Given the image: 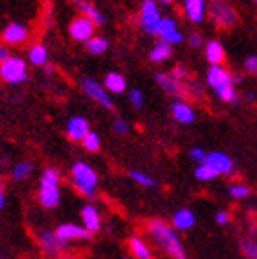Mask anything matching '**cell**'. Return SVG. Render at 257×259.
<instances>
[{
  "label": "cell",
  "instance_id": "6da1fadb",
  "mask_svg": "<svg viewBox=\"0 0 257 259\" xmlns=\"http://www.w3.org/2000/svg\"><path fill=\"white\" fill-rule=\"evenodd\" d=\"M148 234L151 236L153 243L160 247L171 259H187L185 248L182 245V239L178 232L164 220H149L148 222Z\"/></svg>",
  "mask_w": 257,
  "mask_h": 259
},
{
  "label": "cell",
  "instance_id": "7a4b0ae2",
  "mask_svg": "<svg viewBox=\"0 0 257 259\" xmlns=\"http://www.w3.org/2000/svg\"><path fill=\"white\" fill-rule=\"evenodd\" d=\"M70 182L76 187L79 194L84 198H96L97 186H99V177L96 169L87 162H74L70 167Z\"/></svg>",
  "mask_w": 257,
  "mask_h": 259
},
{
  "label": "cell",
  "instance_id": "3957f363",
  "mask_svg": "<svg viewBox=\"0 0 257 259\" xmlns=\"http://www.w3.org/2000/svg\"><path fill=\"white\" fill-rule=\"evenodd\" d=\"M61 173L56 167H47L40 178V189H38V200L44 209H56L61 202L60 189Z\"/></svg>",
  "mask_w": 257,
  "mask_h": 259
},
{
  "label": "cell",
  "instance_id": "277c9868",
  "mask_svg": "<svg viewBox=\"0 0 257 259\" xmlns=\"http://www.w3.org/2000/svg\"><path fill=\"white\" fill-rule=\"evenodd\" d=\"M0 79L9 85H22L29 81L27 63L20 56H11L8 61L0 63Z\"/></svg>",
  "mask_w": 257,
  "mask_h": 259
},
{
  "label": "cell",
  "instance_id": "5b68a950",
  "mask_svg": "<svg viewBox=\"0 0 257 259\" xmlns=\"http://www.w3.org/2000/svg\"><path fill=\"white\" fill-rule=\"evenodd\" d=\"M207 13L210 15V20L216 25H220L221 29L232 27L237 22L236 11H234V8L227 0H212V2L207 6Z\"/></svg>",
  "mask_w": 257,
  "mask_h": 259
},
{
  "label": "cell",
  "instance_id": "8992f818",
  "mask_svg": "<svg viewBox=\"0 0 257 259\" xmlns=\"http://www.w3.org/2000/svg\"><path fill=\"white\" fill-rule=\"evenodd\" d=\"M162 20V15L158 11V6L155 0H144L141 6V13H139V24H141L142 31L157 36L158 24Z\"/></svg>",
  "mask_w": 257,
  "mask_h": 259
},
{
  "label": "cell",
  "instance_id": "52a82bcc",
  "mask_svg": "<svg viewBox=\"0 0 257 259\" xmlns=\"http://www.w3.org/2000/svg\"><path fill=\"white\" fill-rule=\"evenodd\" d=\"M81 89H83V92L87 94L90 99H94V101H96L97 105L103 106V108L110 110V112L115 108L113 99L110 97V94L106 92V89L103 87V83L92 79V77H83V79H81Z\"/></svg>",
  "mask_w": 257,
  "mask_h": 259
},
{
  "label": "cell",
  "instance_id": "ba28073f",
  "mask_svg": "<svg viewBox=\"0 0 257 259\" xmlns=\"http://www.w3.org/2000/svg\"><path fill=\"white\" fill-rule=\"evenodd\" d=\"M38 245H40L41 252L45 255H51V257H58L60 254H63L67 250L68 243L63 239L58 238L56 231H41L38 234Z\"/></svg>",
  "mask_w": 257,
  "mask_h": 259
},
{
  "label": "cell",
  "instance_id": "9c48e42d",
  "mask_svg": "<svg viewBox=\"0 0 257 259\" xmlns=\"http://www.w3.org/2000/svg\"><path fill=\"white\" fill-rule=\"evenodd\" d=\"M94 32H96V25H94V22H90L87 16H76L72 22H70V25H68V34H70V38L76 41H87L90 40V38H94Z\"/></svg>",
  "mask_w": 257,
  "mask_h": 259
},
{
  "label": "cell",
  "instance_id": "30bf717a",
  "mask_svg": "<svg viewBox=\"0 0 257 259\" xmlns=\"http://www.w3.org/2000/svg\"><path fill=\"white\" fill-rule=\"evenodd\" d=\"M207 85H209L214 92H220V90L234 85L232 74H230L223 65H210V69L207 70Z\"/></svg>",
  "mask_w": 257,
  "mask_h": 259
},
{
  "label": "cell",
  "instance_id": "8fae6325",
  "mask_svg": "<svg viewBox=\"0 0 257 259\" xmlns=\"http://www.w3.org/2000/svg\"><path fill=\"white\" fill-rule=\"evenodd\" d=\"M205 164L209 167H212V171L218 177H229L234 171V160L223 151H212V153H207L205 158Z\"/></svg>",
  "mask_w": 257,
  "mask_h": 259
},
{
  "label": "cell",
  "instance_id": "7c38bea8",
  "mask_svg": "<svg viewBox=\"0 0 257 259\" xmlns=\"http://www.w3.org/2000/svg\"><path fill=\"white\" fill-rule=\"evenodd\" d=\"M157 36L169 45H178L184 41V34L178 27L177 20H173V18H162L157 29Z\"/></svg>",
  "mask_w": 257,
  "mask_h": 259
},
{
  "label": "cell",
  "instance_id": "4fadbf2b",
  "mask_svg": "<svg viewBox=\"0 0 257 259\" xmlns=\"http://www.w3.org/2000/svg\"><path fill=\"white\" fill-rule=\"evenodd\" d=\"M29 36H31L29 27L20 22H11L2 31V40L8 45H24L29 40Z\"/></svg>",
  "mask_w": 257,
  "mask_h": 259
},
{
  "label": "cell",
  "instance_id": "5bb4252c",
  "mask_svg": "<svg viewBox=\"0 0 257 259\" xmlns=\"http://www.w3.org/2000/svg\"><path fill=\"white\" fill-rule=\"evenodd\" d=\"M56 234L60 239L70 243V241H89L90 232L84 229L83 225H76V223H63L56 229Z\"/></svg>",
  "mask_w": 257,
  "mask_h": 259
},
{
  "label": "cell",
  "instance_id": "9a60e30c",
  "mask_svg": "<svg viewBox=\"0 0 257 259\" xmlns=\"http://www.w3.org/2000/svg\"><path fill=\"white\" fill-rule=\"evenodd\" d=\"M155 79H157V83L160 85V89L164 90L165 94L177 97V99H182V97H185V94H187V90H185V87H184V81L177 79V77L171 76V74L158 72L157 76H155Z\"/></svg>",
  "mask_w": 257,
  "mask_h": 259
},
{
  "label": "cell",
  "instance_id": "2e32d148",
  "mask_svg": "<svg viewBox=\"0 0 257 259\" xmlns=\"http://www.w3.org/2000/svg\"><path fill=\"white\" fill-rule=\"evenodd\" d=\"M90 132V122L81 115H74L67 122V137L72 142H81Z\"/></svg>",
  "mask_w": 257,
  "mask_h": 259
},
{
  "label": "cell",
  "instance_id": "e0dca14e",
  "mask_svg": "<svg viewBox=\"0 0 257 259\" xmlns=\"http://www.w3.org/2000/svg\"><path fill=\"white\" fill-rule=\"evenodd\" d=\"M184 13L193 24H201L207 16V0H184Z\"/></svg>",
  "mask_w": 257,
  "mask_h": 259
},
{
  "label": "cell",
  "instance_id": "ac0fdd59",
  "mask_svg": "<svg viewBox=\"0 0 257 259\" xmlns=\"http://www.w3.org/2000/svg\"><path fill=\"white\" fill-rule=\"evenodd\" d=\"M171 113H173V119L180 124H193L194 119H196V113H194V108L189 105V103L182 101H175L171 105Z\"/></svg>",
  "mask_w": 257,
  "mask_h": 259
},
{
  "label": "cell",
  "instance_id": "d6986e66",
  "mask_svg": "<svg viewBox=\"0 0 257 259\" xmlns=\"http://www.w3.org/2000/svg\"><path fill=\"white\" fill-rule=\"evenodd\" d=\"M81 222H83V227L90 234H96V232L101 231V214L99 210L94 205L87 203V205L81 209Z\"/></svg>",
  "mask_w": 257,
  "mask_h": 259
},
{
  "label": "cell",
  "instance_id": "ffe728a7",
  "mask_svg": "<svg viewBox=\"0 0 257 259\" xmlns=\"http://www.w3.org/2000/svg\"><path fill=\"white\" fill-rule=\"evenodd\" d=\"M196 223V216L191 209H178L171 220V227L175 231H191Z\"/></svg>",
  "mask_w": 257,
  "mask_h": 259
},
{
  "label": "cell",
  "instance_id": "44dd1931",
  "mask_svg": "<svg viewBox=\"0 0 257 259\" xmlns=\"http://www.w3.org/2000/svg\"><path fill=\"white\" fill-rule=\"evenodd\" d=\"M225 56V47H223V44L220 40L214 38V40H209L205 44V58H207V61L210 65H223Z\"/></svg>",
  "mask_w": 257,
  "mask_h": 259
},
{
  "label": "cell",
  "instance_id": "7402d4cb",
  "mask_svg": "<svg viewBox=\"0 0 257 259\" xmlns=\"http://www.w3.org/2000/svg\"><path fill=\"white\" fill-rule=\"evenodd\" d=\"M103 87L106 89L108 94H124L126 89H128V83H126V77L119 72H108L103 79Z\"/></svg>",
  "mask_w": 257,
  "mask_h": 259
},
{
  "label": "cell",
  "instance_id": "603a6c76",
  "mask_svg": "<svg viewBox=\"0 0 257 259\" xmlns=\"http://www.w3.org/2000/svg\"><path fill=\"white\" fill-rule=\"evenodd\" d=\"M173 58V45L165 44V41H157L153 45L151 53H149V60L153 63H164V61L171 60Z\"/></svg>",
  "mask_w": 257,
  "mask_h": 259
},
{
  "label": "cell",
  "instance_id": "cb8c5ba5",
  "mask_svg": "<svg viewBox=\"0 0 257 259\" xmlns=\"http://www.w3.org/2000/svg\"><path fill=\"white\" fill-rule=\"evenodd\" d=\"M128 245H130V250H132V254L135 259H153L151 248H149V245L142 238L133 236V238H130Z\"/></svg>",
  "mask_w": 257,
  "mask_h": 259
},
{
  "label": "cell",
  "instance_id": "d4e9b609",
  "mask_svg": "<svg viewBox=\"0 0 257 259\" xmlns=\"http://www.w3.org/2000/svg\"><path fill=\"white\" fill-rule=\"evenodd\" d=\"M29 63L34 67H45L49 63V49L44 44H34L27 53Z\"/></svg>",
  "mask_w": 257,
  "mask_h": 259
},
{
  "label": "cell",
  "instance_id": "484cf974",
  "mask_svg": "<svg viewBox=\"0 0 257 259\" xmlns=\"http://www.w3.org/2000/svg\"><path fill=\"white\" fill-rule=\"evenodd\" d=\"M79 11L83 13V16H87L90 22H94V25H105L106 18L105 15L99 11V9L96 8L94 4H90V2H84V0H81L79 2Z\"/></svg>",
  "mask_w": 257,
  "mask_h": 259
},
{
  "label": "cell",
  "instance_id": "4316f807",
  "mask_svg": "<svg viewBox=\"0 0 257 259\" xmlns=\"http://www.w3.org/2000/svg\"><path fill=\"white\" fill-rule=\"evenodd\" d=\"M32 171H34V166H32L31 162H18V164L13 167L11 178L15 182H24V180H27V178L31 177Z\"/></svg>",
  "mask_w": 257,
  "mask_h": 259
},
{
  "label": "cell",
  "instance_id": "83f0119b",
  "mask_svg": "<svg viewBox=\"0 0 257 259\" xmlns=\"http://www.w3.org/2000/svg\"><path fill=\"white\" fill-rule=\"evenodd\" d=\"M87 49L94 56H101V54H105L108 51V40L105 36H94L87 41Z\"/></svg>",
  "mask_w": 257,
  "mask_h": 259
},
{
  "label": "cell",
  "instance_id": "f1b7e54d",
  "mask_svg": "<svg viewBox=\"0 0 257 259\" xmlns=\"http://www.w3.org/2000/svg\"><path fill=\"white\" fill-rule=\"evenodd\" d=\"M130 178H132L133 182L137 184V186L141 187H157V180L153 177H149L148 173H144V171H139V169H132L130 171Z\"/></svg>",
  "mask_w": 257,
  "mask_h": 259
},
{
  "label": "cell",
  "instance_id": "f546056e",
  "mask_svg": "<svg viewBox=\"0 0 257 259\" xmlns=\"http://www.w3.org/2000/svg\"><path fill=\"white\" fill-rule=\"evenodd\" d=\"M81 146H83L89 153H96V151L101 150V137L96 134V132H92V130H90L89 134H87V137L81 141Z\"/></svg>",
  "mask_w": 257,
  "mask_h": 259
},
{
  "label": "cell",
  "instance_id": "4dcf8cb0",
  "mask_svg": "<svg viewBox=\"0 0 257 259\" xmlns=\"http://www.w3.org/2000/svg\"><path fill=\"white\" fill-rule=\"evenodd\" d=\"M194 177H196V180H200V182H210V180H214V178H218V175L212 171V167H209L207 164H198L196 166V171H194Z\"/></svg>",
  "mask_w": 257,
  "mask_h": 259
},
{
  "label": "cell",
  "instance_id": "1f68e13d",
  "mask_svg": "<svg viewBox=\"0 0 257 259\" xmlns=\"http://www.w3.org/2000/svg\"><path fill=\"white\" fill-rule=\"evenodd\" d=\"M227 193H229V196L234 200H245V198H248L252 191H250V187L245 186V184H234V186L229 187Z\"/></svg>",
  "mask_w": 257,
  "mask_h": 259
},
{
  "label": "cell",
  "instance_id": "d6a6232c",
  "mask_svg": "<svg viewBox=\"0 0 257 259\" xmlns=\"http://www.w3.org/2000/svg\"><path fill=\"white\" fill-rule=\"evenodd\" d=\"M128 99H130V103L133 105V108L141 110L142 106H144V92H142L141 89H132V90H130Z\"/></svg>",
  "mask_w": 257,
  "mask_h": 259
},
{
  "label": "cell",
  "instance_id": "836d02e7",
  "mask_svg": "<svg viewBox=\"0 0 257 259\" xmlns=\"http://www.w3.org/2000/svg\"><path fill=\"white\" fill-rule=\"evenodd\" d=\"M241 250L248 259H257V241H253V239H243Z\"/></svg>",
  "mask_w": 257,
  "mask_h": 259
},
{
  "label": "cell",
  "instance_id": "e575fe53",
  "mask_svg": "<svg viewBox=\"0 0 257 259\" xmlns=\"http://www.w3.org/2000/svg\"><path fill=\"white\" fill-rule=\"evenodd\" d=\"M113 132H115L117 135H126L130 132V126H128V122L124 121L122 117H115L113 119Z\"/></svg>",
  "mask_w": 257,
  "mask_h": 259
},
{
  "label": "cell",
  "instance_id": "d590c367",
  "mask_svg": "<svg viewBox=\"0 0 257 259\" xmlns=\"http://www.w3.org/2000/svg\"><path fill=\"white\" fill-rule=\"evenodd\" d=\"M189 157L193 158L196 164H203L205 158H207V151H205L203 148H193V150L189 151Z\"/></svg>",
  "mask_w": 257,
  "mask_h": 259
},
{
  "label": "cell",
  "instance_id": "8d00e7d4",
  "mask_svg": "<svg viewBox=\"0 0 257 259\" xmlns=\"http://www.w3.org/2000/svg\"><path fill=\"white\" fill-rule=\"evenodd\" d=\"M245 69L248 70L250 74L257 76V54H250V56H246V60H245Z\"/></svg>",
  "mask_w": 257,
  "mask_h": 259
},
{
  "label": "cell",
  "instance_id": "74e56055",
  "mask_svg": "<svg viewBox=\"0 0 257 259\" xmlns=\"http://www.w3.org/2000/svg\"><path fill=\"white\" fill-rule=\"evenodd\" d=\"M214 220H216L218 225H221V227L227 225V223L230 222V212H229V210H218L216 218H214Z\"/></svg>",
  "mask_w": 257,
  "mask_h": 259
},
{
  "label": "cell",
  "instance_id": "f35d334b",
  "mask_svg": "<svg viewBox=\"0 0 257 259\" xmlns=\"http://www.w3.org/2000/svg\"><path fill=\"white\" fill-rule=\"evenodd\" d=\"M187 41H189V45H191V47H194V49H198V47H201V45H203V38H201V34H198V32L189 34V36H187Z\"/></svg>",
  "mask_w": 257,
  "mask_h": 259
},
{
  "label": "cell",
  "instance_id": "ab89813d",
  "mask_svg": "<svg viewBox=\"0 0 257 259\" xmlns=\"http://www.w3.org/2000/svg\"><path fill=\"white\" fill-rule=\"evenodd\" d=\"M169 74H171V76H175V77H177V79L184 81V79H185V76H187V70H185L184 65H177V67H175L173 72H169Z\"/></svg>",
  "mask_w": 257,
  "mask_h": 259
},
{
  "label": "cell",
  "instance_id": "60d3db41",
  "mask_svg": "<svg viewBox=\"0 0 257 259\" xmlns=\"http://www.w3.org/2000/svg\"><path fill=\"white\" fill-rule=\"evenodd\" d=\"M11 58V53H9V49L6 45H0V63H4Z\"/></svg>",
  "mask_w": 257,
  "mask_h": 259
},
{
  "label": "cell",
  "instance_id": "b9f144b4",
  "mask_svg": "<svg viewBox=\"0 0 257 259\" xmlns=\"http://www.w3.org/2000/svg\"><path fill=\"white\" fill-rule=\"evenodd\" d=\"M6 207V193H4V182L0 178V210Z\"/></svg>",
  "mask_w": 257,
  "mask_h": 259
},
{
  "label": "cell",
  "instance_id": "7bdbcfd3",
  "mask_svg": "<svg viewBox=\"0 0 257 259\" xmlns=\"http://www.w3.org/2000/svg\"><path fill=\"white\" fill-rule=\"evenodd\" d=\"M191 87H193V92L196 94L198 97H200V96H203V89H201V87L198 85V83H193V85H191Z\"/></svg>",
  "mask_w": 257,
  "mask_h": 259
},
{
  "label": "cell",
  "instance_id": "ee69618b",
  "mask_svg": "<svg viewBox=\"0 0 257 259\" xmlns=\"http://www.w3.org/2000/svg\"><path fill=\"white\" fill-rule=\"evenodd\" d=\"M246 99H248V101H255V94L253 92H246Z\"/></svg>",
  "mask_w": 257,
  "mask_h": 259
},
{
  "label": "cell",
  "instance_id": "f6af8a7d",
  "mask_svg": "<svg viewBox=\"0 0 257 259\" xmlns=\"http://www.w3.org/2000/svg\"><path fill=\"white\" fill-rule=\"evenodd\" d=\"M160 2H164V4H171L173 0H160Z\"/></svg>",
  "mask_w": 257,
  "mask_h": 259
},
{
  "label": "cell",
  "instance_id": "bcb514c9",
  "mask_svg": "<svg viewBox=\"0 0 257 259\" xmlns=\"http://www.w3.org/2000/svg\"><path fill=\"white\" fill-rule=\"evenodd\" d=\"M54 259H60V257H54Z\"/></svg>",
  "mask_w": 257,
  "mask_h": 259
},
{
  "label": "cell",
  "instance_id": "7dc6e473",
  "mask_svg": "<svg viewBox=\"0 0 257 259\" xmlns=\"http://www.w3.org/2000/svg\"><path fill=\"white\" fill-rule=\"evenodd\" d=\"M253 2H257V0H253Z\"/></svg>",
  "mask_w": 257,
  "mask_h": 259
},
{
  "label": "cell",
  "instance_id": "c3c4849f",
  "mask_svg": "<svg viewBox=\"0 0 257 259\" xmlns=\"http://www.w3.org/2000/svg\"><path fill=\"white\" fill-rule=\"evenodd\" d=\"M124 259H126V257H124Z\"/></svg>",
  "mask_w": 257,
  "mask_h": 259
}]
</instances>
